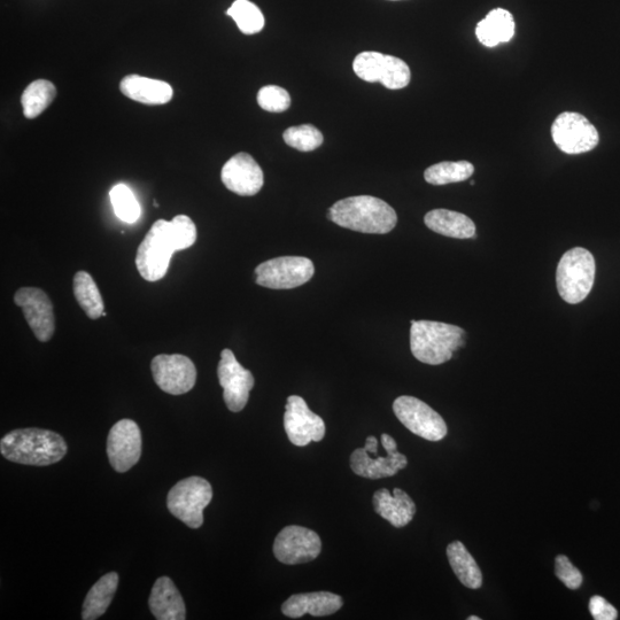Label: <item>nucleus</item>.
Returning <instances> with one entry per match:
<instances>
[{"instance_id":"nucleus-1","label":"nucleus","mask_w":620,"mask_h":620,"mask_svg":"<svg viewBox=\"0 0 620 620\" xmlns=\"http://www.w3.org/2000/svg\"><path fill=\"white\" fill-rule=\"evenodd\" d=\"M197 240V228L189 216L177 215L172 221L159 220L147 232L136 254V267L147 282L164 278L176 251L191 247Z\"/></svg>"},{"instance_id":"nucleus-2","label":"nucleus","mask_w":620,"mask_h":620,"mask_svg":"<svg viewBox=\"0 0 620 620\" xmlns=\"http://www.w3.org/2000/svg\"><path fill=\"white\" fill-rule=\"evenodd\" d=\"M68 447L60 434L43 429H20L0 441V453L14 463L46 467L64 459Z\"/></svg>"},{"instance_id":"nucleus-3","label":"nucleus","mask_w":620,"mask_h":620,"mask_svg":"<svg viewBox=\"0 0 620 620\" xmlns=\"http://www.w3.org/2000/svg\"><path fill=\"white\" fill-rule=\"evenodd\" d=\"M328 219L341 228L375 235L389 234L398 222L389 204L370 196L339 200L329 209Z\"/></svg>"},{"instance_id":"nucleus-4","label":"nucleus","mask_w":620,"mask_h":620,"mask_svg":"<svg viewBox=\"0 0 620 620\" xmlns=\"http://www.w3.org/2000/svg\"><path fill=\"white\" fill-rule=\"evenodd\" d=\"M465 332L456 325L412 321L410 348L415 358L430 366H439L453 358V354L464 345Z\"/></svg>"},{"instance_id":"nucleus-5","label":"nucleus","mask_w":620,"mask_h":620,"mask_svg":"<svg viewBox=\"0 0 620 620\" xmlns=\"http://www.w3.org/2000/svg\"><path fill=\"white\" fill-rule=\"evenodd\" d=\"M596 265L591 252L583 247L572 248L563 255L556 273L557 290L568 304L584 301L594 285Z\"/></svg>"},{"instance_id":"nucleus-6","label":"nucleus","mask_w":620,"mask_h":620,"mask_svg":"<svg viewBox=\"0 0 620 620\" xmlns=\"http://www.w3.org/2000/svg\"><path fill=\"white\" fill-rule=\"evenodd\" d=\"M213 499L212 485L201 477H189L178 482L168 493L170 514L191 529L204 524V509Z\"/></svg>"},{"instance_id":"nucleus-7","label":"nucleus","mask_w":620,"mask_h":620,"mask_svg":"<svg viewBox=\"0 0 620 620\" xmlns=\"http://www.w3.org/2000/svg\"><path fill=\"white\" fill-rule=\"evenodd\" d=\"M314 273L312 260L304 257H282L262 262L255 269V282L263 288L290 290L309 282Z\"/></svg>"},{"instance_id":"nucleus-8","label":"nucleus","mask_w":620,"mask_h":620,"mask_svg":"<svg viewBox=\"0 0 620 620\" xmlns=\"http://www.w3.org/2000/svg\"><path fill=\"white\" fill-rule=\"evenodd\" d=\"M393 410L398 420L418 437L440 441L447 436L444 418L420 399L403 395L394 401Z\"/></svg>"},{"instance_id":"nucleus-9","label":"nucleus","mask_w":620,"mask_h":620,"mask_svg":"<svg viewBox=\"0 0 620 620\" xmlns=\"http://www.w3.org/2000/svg\"><path fill=\"white\" fill-rule=\"evenodd\" d=\"M553 141L562 152L581 154L598 146V130L584 115L564 112L557 116L552 127Z\"/></svg>"},{"instance_id":"nucleus-10","label":"nucleus","mask_w":620,"mask_h":620,"mask_svg":"<svg viewBox=\"0 0 620 620\" xmlns=\"http://www.w3.org/2000/svg\"><path fill=\"white\" fill-rule=\"evenodd\" d=\"M217 376L223 389V399L230 412L239 413L246 407L255 381L250 370L240 364L234 352L223 350L217 367Z\"/></svg>"},{"instance_id":"nucleus-11","label":"nucleus","mask_w":620,"mask_h":620,"mask_svg":"<svg viewBox=\"0 0 620 620\" xmlns=\"http://www.w3.org/2000/svg\"><path fill=\"white\" fill-rule=\"evenodd\" d=\"M155 384L160 390L182 395L190 392L197 382V369L188 356L181 354H160L151 363Z\"/></svg>"},{"instance_id":"nucleus-12","label":"nucleus","mask_w":620,"mask_h":620,"mask_svg":"<svg viewBox=\"0 0 620 620\" xmlns=\"http://www.w3.org/2000/svg\"><path fill=\"white\" fill-rule=\"evenodd\" d=\"M322 542L319 534L306 527L286 526L274 542V555L283 564L296 565L316 560Z\"/></svg>"},{"instance_id":"nucleus-13","label":"nucleus","mask_w":620,"mask_h":620,"mask_svg":"<svg viewBox=\"0 0 620 620\" xmlns=\"http://www.w3.org/2000/svg\"><path fill=\"white\" fill-rule=\"evenodd\" d=\"M142 432L136 422L121 420L113 425L107 438V455L115 471L127 472L141 460Z\"/></svg>"},{"instance_id":"nucleus-14","label":"nucleus","mask_w":620,"mask_h":620,"mask_svg":"<svg viewBox=\"0 0 620 620\" xmlns=\"http://www.w3.org/2000/svg\"><path fill=\"white\" fill-rule=\"evenodd\" d=\"M386 457H371L366 448L355 449L351 456V468L355 475L368 479H381L397 475L407 467L406 455L398 452V445L389 434H382Z\"/></svg>"},{"instance_id":"nucleus-15","label":"nucleus","mask_w":620,"mask_h":620,"mask_svg":"<svg viewBox=\"0 0 620 620\" xmlns=\"http://www.w3.org/2000/svg\"><path fill=\"white\" fill-rule=\"evenodd\" d=\"M284 428L293 445L304 447L325 436V423L298 395H291L285 407Z\"/></svg>"},{"instance_id":"nucleus-16","label":"nucleus","mask_w":620,"mask_h":620,"mask_svg":"<svg viewBox=\"0 0 620 620\" xmlns=\"http://www.w3.org/2000/svg\"><path fill=\"white\" fill-rule=\"evenodd\" d=\"M14 302L22 309L36 338L42 343L49 341L56 330V319L48 294L37 288H22L15 293Z\"/></svg>"},{"instance_id":"nucleus-17","label":"nucleus","mask_w":620,"mask_h":620,"mask_svg":"<svg viewBox=\"0 0 620 620\" xmlns=\"http://www.w3.org/2000/svg\"><path fill=\"white\" fill-rule=\"evenodd\" d=\"M221 178L226 188L242 197L257 195L265 184L258 162L245 152L238 153L223 166Z\"/></svg>"},{"instance_id":"nucleus-18","label":"nucleus","mask_w":620,"mask_h":620,"mask_svg":"<svg viewBox=\"0 0 620 620\" xmlns=\"http://www.w3.org/2000/svg\"><path fill=\"white\" fill-rule=\"evenodd\" d=\"M343 606L341 596L330 592H315L292 595L283 603L282 612L290 618H300L307 614L323 617L335 614Z\"/></svg>"},{"instance_id":"nucleus-19","label":"nucleus","mask_w":620,"mask_h":620,"mask_svg":"<svg viewBox=\"0 0 620 620\" xmlns=\"http://www.w3.org/2000/svg\"><path fill=\"white\" fill-rule=\"evenodd\" d=\"M372 503L376 513L398 529L412 522L416 514L415 502L400 488H394L393 495L386 488L377 491Z\"/></svg>"},{"instance_id":"nucleus-20","label":"nucleus","mask_w":620,"mask_h":620,"mask_svg":"<svg viewBox=\"0 0 620 620\" xmlns=\"http://www.w3.org/2000/svg\"><path fill=\"white\" fill-rule=\"evenodd\" d=\"M124 96L145 105H165L173 99L172 85L139 75H128L120 83Z\"/></svg>"},{"instance_id":"nucleus-21","label":"nucleus","mask_w":620,"mask_h":620,"mask_svg":"<svg viewBox=\"0 0 620 620\" xmlns=\"http://www.w3.org/2000/svg\"><path fill=\"white\" fill-rule=\"evenodd\" d=\"M150 610L158 620H184L186 618L185 603L173 580L161 577L152 588Z\"/></svg>"},{"instance_id":"nucleus-22","label":"nucleus","mask_w":620,"mask_h":620,"mask_svg":"<svg viewBox=\"0 0 620 620\" xmlns=\"http://www.w3.org/2000/svg\"><path fill=\"white\" fill-rule=\"evenodd\" d=\"M424 222L430 230L446 237L468 239L476 235V226L470 217L448 209H434L425 215Z\"/></svg>"},{"instance_id":"nucleus-23","label":"nucleus","mask_w":620,"mask_h":620,"mask_svg":"<svg viewBox=\"0 0 620 620\" xmlns=\"http://www.w3.org/2000/svg\"><path fill=\"white\" fill-rule=\"evenodd\" d=\"M476 35L480 43L494 48L500 43H508L515 35V20L507 10L496 9L478 23Z\"/></svg>"},{"instance_id":"nucleus-24","label":"nucleus","mask_w":620,"mask_h":620,"mask_svg":"<svg viewBox=\"0 0 620 620\" xmlns=\"http://www.w3.org/2000/svg\"><path fill=\"white\" fill-rule=\"evenodd\" d=\"M119 585V575L116 572L107 573L92 586L82 608L83 620H96L102 617L113 601Z\"/></svg>"},{"instance_id":"nucleus-25","label":"nucleus","mask_w":620,"mask_h":620,"mask_svg":"<svg viewBox=\"0 0 620 620\" xmlns=\"http://www.w3.org/2000/svg\"><path fill=\"white\" fill-rule=\"evenodd\" d=\"M449 564L461 583L470 589H478L483 585V573L480 571L475 558L461 541H454L447 547Z\"/></svg>"},{"instance_id":"nucleus-26","label":"nucleus","mask_w":620,"mask_h":620,"mask_svg":"<svg viewBox=\"0 0 620 620\" xmlns=\"http://www.w3.org/2000/svg\"><path fill=\"white\" fill-rule=\"evenodd\" d=\"M74 294L77 302L90 320H98L105 313L102 294L87 271H79L74 276Z\"/></svg>"},{"instance_id":"nucleus-27","label":"nucleus","mask_w":620,"mask_h":620,"mask_svg":"<svg viewBox=\"0 0 620 620\" xmlns=\"http://www.w3.org/2000/svg\"><path fill=\"white\" fill-rule=\"evenodd\" d=\"M57 96V89L48 80H37L30 83L22 93L21 104L23 115L27 119H35L48 108Z\"/></svg>"},{"instance_id":"nucleus-28","label":"nucleus","mask_w":620,"mask_h":620,"mask_svg":"<svg viewBox=\"0 0 620 620\" xmlns=\"http://www.w3.org/2000/svg\"><path fill=\"white\" fill-rule=\"evenodd\" d=\"M475 167L468 161L440 162L425 170V181L432 185H446L469 180Z\"/></svg>"},{"instance_id":"nucleus-29","label":"nucleus","mask_w":620,"mask_h":620,"mask_svg":"<svg viewBox=\"0 0 620 620\" xmlns=\"http://www.w3.org/2000/svg\"><path fill=\"white\" fill-rule=\"evenodd\" d=\"M227 14L235 20L239 30L245 35L258 34L265 28V17L259 7L250 0H236Z\"/></svg>"},{"instance_id":"nucleus-30","label":"nucleus","mask_w":620,"mask_h":620,"mask_svg":"<svg viewBox=\"0 0 620 620\" xmlns=\"http://www.w3.org/2000/svg\"><path fill=\"white\" fill-rule=\"evenodd\" d=\"M114 213L119 219L127 223H135L142 214L133 191L127 185L118 184L110 192Z\"/></svg>"},{"instance_id":"nucleus-31","label":"nucleus","mask_w":620,"mask_h":620,"mask_svg":"<svg viewBox=\"0 0 620 620\" xmlns=\"http://www.w3.org/2000/svg\"><path fill=\"white\" fill-rule=\"evenodd\" d=\"M283 138L286 144L301 152H312L323 143L321 131L312 124L291 127L284 131Z\"/></svg>"},{"instance_id":"nucleus-32","label":"nucleus","mask_w":620,"mask_h":620,"mask_svg":"<svg viewBox=\"0 0 620 620\" xmlns=\"http://www.w3.org/2000/svg\"><path fill=\"white\" fill-rule=\"evenodd\" d=\"M386 54L379 52H362L354 59L353 69L361 80L381 82Z\"/></svg>"},{"instance_id":"nucleus-33","label":"nucleus","mask_w":620,"mask_h":620,"mask_svg":"<svg viewBox=\"0 0 620 620\" xmlns=\"http://www.w3.org/2000/svg\"><path fill=\"white\" fill-rule=\"evenodd\" d=\"M412 79V73L405 61L393 57L385 56L384 68L381 82L385 88L399 90L406 88Z\"/></svg>"},{"instance_id":"nucleus-34","label":"nucleus","mask_w":620,"mask_h":620,"mask_svg":"<svg viewBox=\"0 0 620 620\" xmlns=\"http://www.w3.org/2000/svg\"><path fill=\"white\" fill-rule=\"evenodd\" d=\"M258 104L270 113H282L289 110L291 106V97L289 92L276 85H267L258 93Z\"/></svg>"},{"instance_id":"nucleus-35","label":"nucleus","mask_w":620,"mask_h":620,"mask_svg":"<svg viewBox=\"0 0 620 620\" xmlns=\"http://www.w3.org/2000/svg\"><path fill=\"white\" fill-rule=\"evenodd\" d=\"M555 573L556 577L570 589H578L583 584V575L567 556L558 555L556 557Z\"/></svg>"},{"instance_id":"nucleus-36","label":"nucleus","mask_w":620,"mask_h":620,"mask_svg":"<svg viewBox=\"0 0 620 620\" xmlns=\"http://www.w3.org/2000/svg\"><path fill=\"white\" fill-rule=\"evenodd\" d=\"M589 611L595 620H615L618 617L616 608L602 596H593L589 601Z\"/></svg>"},{"instance_id":"nucleus-37","label":"nucleus","mask_w":620,"mask_h":620,"mask_svg":"<svg viewBox=\"0 0 620 620\" xmlns=\"http://www.w3.org/2000/svg\"><path fill=\"white\" fill-rule=\"evenodd\" d=\"M364 448L367 449L369 454H374L375 456L378 455V441L375 437H368L367 441H366V446H364Z\"/></svg>"},{"instance_id":"nucleus-38","label":"nucleus","mask_w":620,"mask_h":620,"mask_svg":"<svg viewBox=\"0 0 620 620\" xmlns=\"http://www.w3.org/2000/svg\"><path fill=\"white\" fill-rule=\"evenodd\" d=\"M468 619H469V620H480V618H479V617H477V616H471V617H469Z\"/></svg>"}]
</instances>
